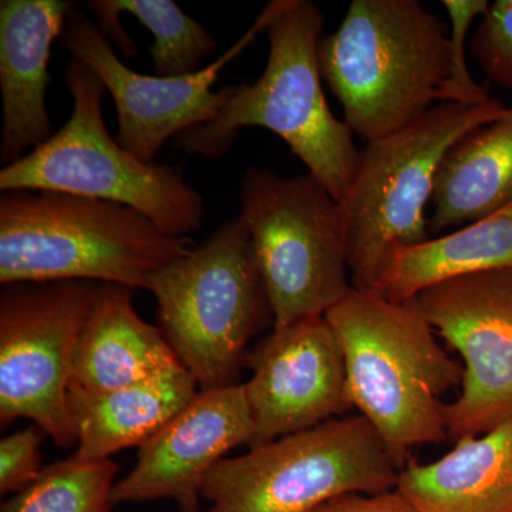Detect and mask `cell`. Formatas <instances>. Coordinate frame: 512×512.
<instances>
[{"label":"cell","instance_id":"12","mask_svg":"<svg viewBox=\"0 0 512 512\" xmlns=\"http://www.w3.org/2000/svg\"><path fill=\"white\" fill-rule=\"evenodd\" d=\"M272 15L274 0L224 55L205 64L200 72L183 77L147 76L128 69L99 26L76 6L67 15L62 40L73 59L89 66L113 97L117 141L144 163H154L168 140L217 119L227 92L225 87L212 92V87L222 70L266 32Z\"/></svg>","mask_w":512,"mask_h":512},{"label":"cell","instance_id":"14","mask_svg":"<svg viewBox=\"0 0 512 512\" xmlns=\"http://www.w3.org/2000/svg\"><path fill=\"white\" fill-rule=\"evenodd\" d=\"M254 430L244 383L198 393L140 447L136 467L114 484L113 505L173 500L181 512H200L212 468L231 448L249 446Z\"/></svg>","mask_w":512,"mask_h":512},{"label":"cell","instance_id":"26","mask_svg":"<svg viewBox=\"0 0 512 512\" xmlns=\"http://www.w3.org/2000/svg\"><path fill=\"white\" fill-rule=\"evenodd\" d=\"M312 512H417L396 488L382 494H343Z\"/></svg>","mask_w":512,"mask_h":512},{"label":"cell","instance_id":"3","mask_svg":"<svg viewBox=\"0 0 512 512\" xmlns=\"http://www.w3.org/2000/svg\"><path fill=\"white\" fill-rule=\"evenodd\" d=\"M150 218L116 202L50 191L0 197V282L92 281L146 289L191 251Z\"/></svg>","mask_w":512,"mask_h":512},{"label":"cell","instance_id":"13","mask_svg":"<svg viewBox=\"0 0 512 512\" xmlns=\"http://www.w3.org/2000/svg\"><path fill=\"white\" fill-rule=\"evenodd\" d=\"M244 383L254 437L249 448L313 429L352 409L345 359L326 316L274 330L248 350Z\"/></svg>","mask_w":512,"mask_h":512},{"label":"cell","instance_id":"16","mask_svg":"<svg viewBox=\"0 0 512 512\" xmlns=\"http://www.w3.org/2000/svg\"><path fill=\"white\" fill-rule=\"evenodd\" d=\"M134 293L124 285L97 286L77 340L70 387L110 392L180 363L163 330L138 316Z\"/></svg>","mask_w":512,"mask_h":512},{"label":"cell","instance_id":"9","mask_svg":"<svg viewBox=\"0 0 512 512\" xmlns=\"http://www.w3.org/2000/svg\"><path fill=\"white\" fill-rule=\"evenodd\" d=\"M274 326L325 316L352 291L340 202L312 174L249 167L239 190Z\"/></svg>","mask_w":512,"mask_h":512},{"label":"cell","instance_id":"15","mask_svg":"<svg viewBox=\"0 0 512 512\" xmlns=\"http://www.w3.org/2000/svg\"><path fill=\"white\" fill-rule=\"evenodd\" d=\"M73 6L66 0L0 2L3 164L15 163L55 134L46 110L49 60Z\"/></svg>","mask_w":512,"mask_h":512},{"label":"cell","instance_id":"24","mask_svg":"<svg viewBox=\"0 0 512 512\" xmlns=\"http://www.w3.org/2000/svg\"><path fill=\"white\" fill-rule=\"evenodd\" d=\"M470 50L491 83L512 90V0L488 5Z\"/></svg>","mask_w":512,"mask_h":512},{"label":"cell","instance_id":"4","mask_svg":"<svg viewBox=\"0 0 512 512\" xmlns=\"http://www.w3.org/2000/svg\"><path fill=\"white\" fill-rule=\"evenodd\" d=\"M448 33L419 0H353L339 29L322 36V79L345 123L366 143L420 120L448 73Z\"/></svg>","mask_w":512,"mask_h":512},{"label":"cell","instance_id":"23","mask_svg":"<svg viewBox=\"0 0 512 512\" xmlns=\"http://www.w3.org/2000/svg\"><path fill=\"white\" fill-rule=\"evenodd\" d=\"M450 18L448 33V73L440 87L441 103L474 107L491 99L487 87L471 77L466 60V40L471 23L483 16L490 3L487 0H444L441 2Z\"/></svg>","mask_w":512,"mask_h":512},{"label":"cell","instance_id":"20","mask_svg":"<svg viewBox=\"0 0 512 512\" xmlns=\"http://www.w3.org/2000/svg\"><path fill=\"white\" fill-rule=\"evenodd\" d=\"M505 268H512V201L451 234L396 249L375 292L403 302L446 279Z\"/></svg>","mask_w":512,"mask_h":512},{"label":"cell","instance_id":"7","mask_svg":"<svg viewBox=\"0 0 512 512\" xmlns=\"http://www.w3.org/2000/svg\"><path fill=\"white\" fill-rule=\"evenodd\" d=\"M507 111L491 97L480 106L440 103L416 123L360 151L355 177L340 201L352 288L376 291L393 252L429 241L424 211L441 161L470 131Z\"/></svg>","mask_w":512,"mask_h":512},{"label":"cell","instance_id":"5","mask_svg":"<svg viewBox=\"0 0 512 512\" xmlns=\"http://www.w3.org/2000/svg\"><path fill=\"white\" fill-rule=\"evenodd\" d=\"M146 291L160 329L200 392L239 383L248 343L275 325L245 222H224L200 247L158 269Z\"/></svg>","mask_w":512,"mask_h":512},{"label":"cell","instance_id":"25","mask_svg":"<svg viewBox=\"0 0 512 512\" xmlns=\"http://www.w3.org/2000/svg\"><path fill=\"white\" fill-rule=\"evenodd\" d=\"M45 436V431L33 424L0 441V493H19L39 478L45 470L40 453Z\"/></svg>","mask_w":512,"mask_h":512},{"label":"cell","instance_id":"10","mask_svg":"<svg viewBox=\"0 0 512 512\" xmlns=\"http://www.w3.org/2000/svg\"><path fill=\"white\" fill-rule=\"evenodd\" d=\"M99 282H22L0 293V421L29 419L76 444L69 397L77 340Z\"/></svg>","mask_w":512,"mask_h":512},{"label":"cell","instance_id":"17","mask_svg":"<svg viewBox=\"0 0 512 512\" xmlns=\"http://www.w3.org/2000/svg\"><path fill=\"white\" fill-rule=\"evenodd\" d=\"M198 393L200 387L181 363L110 392L69 387L67 403L77 444L73 457L104 461L124 448L143 446Z\"/></svg>","mask_w":512,"mask_h":512},{"label":"cell","instance_id":"18","mask_svg":"<svg viewBox=\"0 0 512 512\" xmlns=\"http://www.w3.org/2000/svg\"><path fill=\"white\" fill-rule=\"evenodd\" d=\"M396 490L417 512H512V420L434 463L409 461Z\"/></svg>","mask_w":512,"mask_h":512},{"label":"cell","instance_id":"22","mask_svg":"<svg viewBox=\"0 0 512 512\" xmlns=\"http://www.w3.org/2000/svg\"><path fill=\"white\" fill-rule=\"evenodd\" d=\"M114 13H130L154 36L151 47L154 73L183 77L200 72L215 52L217 42L204 26L173 0H104Z\"/></svg>","mask_w":512,"mask_h":512},{"label":"cell","instance_id":"21","mask_svg":"<svg viewBox=\"0 0 512 512\" xmlns=\"http://www.w3.org/2000/svg\"><path fill=\"white\" fill-rule=\"evenodd\" d=\"M117 470L111 460L59 461L6 500L0 512H111Z\"/></svg>","mask_w":512,"mask_h":512},{"label":"cell","instance_id":"11","mask_svg":"<svg viewBox=\"0 0 512 512\" xmlns=\"http://www.w3.org/2000/svg\"><path fill=\"white\" fill-rule=\"evenodd\" d=\"M433 329L464 360L461 394L444 406L447 437L512 420V268L446 279L417 295Z\"/></svg>","mask_w":512,"mask_h":512},{"label":"cell","instance_id":"8","mask_svg":"<svg viewBox=\"0 0 512 512\" xmlns=\"http://www.w3.org/2000/svg\"><path fill=\"white\" fill-rule=\"evenodd\" d=\"M400 468L362 416L333 419L224 458L202 485L205 512H312L343 494L396 488Z\"/></svg>","mask_w":512,"mask_h":512},{"label":"cell","instance_id":"2","mask_svg":"<svg viewBox=\"0 0 512 512\" xmlns=\"http://www.w3.org/2000/svg\"><path fill=\"white\" fill-rule=\"evenodd\" d=\"M325 15L309 0H274L269 56L252 84L227 86L217 119L174 138L175 147L218 158L242 127H264L288 144L308 173L342 201L355 177L360 151L345 121L336 119L322 89L318 47Z\"/></svg>","mask_w":512,"mask_h":512},{"label":"cell","instance_id":"1","mask_svg":"<svg viewBox=\"0 0 512 512\" xmlns=\"http://www.w3.org/2000/svg\"><path fill=\"white\" fill-rule=\"evenodd\" d=\"M345 359L352 407L382 437L400 470L414 447L447 439L441 396L464 367L441 348L419 299L357 291L326 313Z\"/></svg>","mask_w":512,"mask_h":512},{"label":"cell","instance_id":"19","mask_svg":"<svg viewBox=\"0 0 512 512\" xmlns=\"http://www.w3.org/2000/svg\"><path fill=\"white\" fill-rule=\"evenodd\" d=\"M512 201V107L447 151L434 181L430 232L481 220Z\"/></svg>","mask_w":512,"mask_h":512},{"label":"cell","instance_id":"6","mask_svg":"<svg viewBox=\"0 0 512 512\" xmlns=\"http://www.w3.org/2000/svg\"><path fill=\"white\" fill-rule=\"evenodd\" d=\"M72 94L69 120L49 141L0 171V191L82 195L134 208L165 234L187 238L201 228L204 197L174 165L144 163L106 130L103 80L79 60L64 67Z\"/></svg>","mask_w":512,"mask_h":512}]
</instances>
